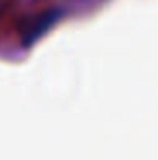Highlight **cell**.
Masks as SVG:
<instances>
[{
  "label": "cell",
  "mask_w": 158,
  "mask_h": 160,
  "mask_svg": "<svg viewBox=\"0 0 158 160\" xmlns=\"http://www.w3.org/2000/svg\"><path fill=\"white\" fill-rule=\"evenodd\" d=\"M60 17L61 12L58 9L43 10V12L24 17L19 22V36H21L22 46H32L60 21Z\"/></svg>",
  "instance_id": "6da1fadb"
}]
</instances>
